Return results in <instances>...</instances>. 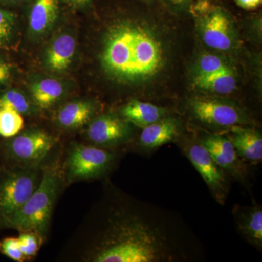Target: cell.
I'll use <instances>...</instances> for the list:
<instances>
[{
	"label": "cell",
	"instance_id": "obj_1",
	"mask_svg": "<svg viewBox=\"0 0 262 262\" xmlns=\"http://www.w3.org/2000/svg\"><path fill=\"white\" fill-rule=\"evenodd\" d=\"M116 195L103 206L84 261L173 262L190 258V235L178 217Z\"/></svg>",
	"mask_w": 262,
	"mask_h": 262
},
{
	"label": "cell",
	"instance_id": "obj_2",
	"mask_svg": "<svg viewBox=\"0 0 262 262\" xmlns=\"http://www.w3.org/2000/svg\"><path fill=\"white\" fill-rule=\"evenodd\" d=\"M103 70L122 83H139L154 77L165 62L163 44L141 22L125 20L108 31L101 55Z\"/></svg>",
	"mask_w": 262,
	"mask_h": 262
},
{
	"label": "cell",
	"instance_id": "obj_3",
	"mask_svg": "<svg viewBox=\"0 0 262 262\" xmlns=\"http://www.w3.org/2000/svg\"><path fill=\"white\" fill-rule=\"evenodd\" d=\"M63 182V172L58 164L46 165L42 168L40 182L28 201L18 211L0 222V227L19 232L33 231L44 238Z\"/></svg>",
	"mask_w": 262,
	"mask_h": 262
},
{
	"label": "cell",
	"instance_id": "obj_4",
	"mask_svg": "<svg viewBox=\"0 0 262 262\" xmlns=\"http://www.w3.org/2000/svg\"><path fill=\"white\" fill-rule=\"evenodd\" d=\"M57 144L56 138L46 130L29 129L5 139L0 146V157L10 167L42 168Z\"/></svg>",
	"mask_w": 262,
	"mask_h": 262
},
{
	"label": "cell",
	"instance_id": "obj_5",
	"mask_svg": "<svg viewBox=\"0 0 262 262\" xmlns=\"http://www.w3.org/2000/svg\"><path fill=\"white\" fill-rule=\"evenodd\" d=\"M116 155L103 148L74 144L69 148L62 168L64 182L89 180L101 177L113 166Z\"/></svg>",
	"mask_w": 262,
	"mask_h": 262
},
{
	"label": "cell",
	"instance_id": "obj_6",
	"mask_svg": "<svg viewBox=\"0 0 262 262\" xmlns=\"http://www.w3.org/2000/svg\"><path fill=\"white\" fill-rule=\"evenodd\" d=\"M42 168L9 167L0 174V222L18 211L34 192Z\"/></svg>",
	"mask_w": 262,
	"mask_h": 262
},
{
	"label": "cell",
	"instance_id": "obj_7",
	"mask_svg": "<svg viewBox=\"0 0 262 262\" xmlns=\"http://www.w3.org/2000/svg\"><path fill=\"white\" fill-rule=\"evenodd\" d=\"M198 30L203 42L218 51H228L233 46V22L228 12L220 6H213L198 20Z\"/></svg>",
	"mask_w": 262,
	"mask_h": 262
},
{
	"label": "cell",
	"instance_id": "obj_8",
	"mask_svg": "<svg viewBox=\"0 0 262 262\" xmlns=\"http://www.w3.org/2000/svg\"><path fill=\"white\" fill-rule=\"evenodd\" d=\"M189 106L196 120L211 126L231 128L246 120L244 113L237 106L214 98H193Z\"/></svg>",
	"mask_w": 262,
	"mask_h": 262
},
{
	"label": "cell",
	"instance_id": "obj_9",
	"mask_svg": "<svg viewBox=\"0 0 262 262\" xmlns=\"http://www.w3.org/2000/svg\"><path fill=\"white\" fill-rule=\"evenodd\" d=\"M86 137L92 145L110 149L125 144L131 137L129 123L115 114L93 118L88 124Z\"/></svg>",
	"mask_w": 262,
	"mask_h": 262
},
{
	"label": "cell",
	"instance_id": "obj_10",
	"mask_svg": "<svg viewBox=\"0 0 262 262\" xmlns=\"http://www.w3.org/2000/svg\"><path fill=\"white\" fill-rule=\"evenodd\" d=\"M184 151L216 201L224 204L229 189L225 171L213 161L208 150L201 142L188 144L184 147Z\"/></svg>",
	"mask_w": 262,
	"mask_h": 262
},
{
	"label": "cell",
	"instance_id": "obj_11",
	"mask_svg": "<svg viewBox=\"0 0 262 262\" xmlns=\"http://www.w3.org/2000/svg\"><path fill=\"white\" fill-rule=\"evenodd\" d=\"M200 142L208 150L212 159L224 171L236 178H244V164L228 137L221 135L207 136Z\"/></svg>",
	"mask_w": 262,
	"mask_h": 262
},
{
	"label": "cell",
	"instance_id": "obj_12",
	"mask_svg": "<svg viewBox=\"0 0 262 262\" xmlns=\"http://www.w3.org/2000/svg\"><path fill=\"white\" fill-rule=\"evenodd\" d=\"M75 37L69 33L57 36L51 42L45 53V66L53 73L66 72L72 64L76 51Z\"/></svg>",
	"mask_w": 262,
	"mask_h": 262
},
{
	"label": "cell",
	"instance_id": "obj_13",
	"mask_svg": "<svg viewBox=\"0 0 262 262\" xmlns=\"http://www.w3.org/2000/svg\"><path fill=\"white\" fill-rule=\"evenodd\" d=\"M96 107L93 101L77 100L65 103L57 112L56 122L64 130H76L88 125L94 118Z\"/></svg>",
	"mask_w": 262,
	"mask_h": 262
},
{
	"label": "cell",
	"instance_id": "obj_14",
	"mask_svg": "<svg viewBox=\"0 0 262 262\" xmlns=\"http://www.w3.org/2000/svg\"><path fill=\"white\" fill-rule=\"evenodd\" d=\"M232 141L241 160L251 163H258L262 160V136L259 131L239 126L231 127Z\"/></svg>",
	"mask_w": 262,
	"mask_h": 262
},
{
	"label": "cell",
	"instance_id": "obj_15",
	"mask_svg": "<svg viewBox=\"0 0 262 262\" xmlns=\"http://www.w3.org/2000/svg\"><path fill=\"white\" fill-rule=\"evenodd\" d=\"M178 122L173 118H163L142 128L139 144L143 149H156L175 140L179 135Z\"/></svg>",
	"mask_w": 262,
	"mask_h": 262
},
{
	"label": "cell",
	"instance_id": "obj_16",
	"mask_svg": "<svg viewBox=\"0 0 262 262\" xmlns=\"http://www.w3.org/2000/svg\"><path fill=\"white\" fill-rule=\"evenodd\" d=\"M234 215L239 233L252 246L261 248V207H236Z\"/></svg>",
	"mask_w": 262,
	"mask_h": 262
},
{
	"label": "cell",
	"instance_id": "obj_17",
	"mask_svg": "<svg viewBox=\"0 0 262 262\" xmlns=\"http://www.w3.org/2000/svg\"><path fill=\"white\" fill-rule=\"evenodd\" d=\"M58 13V0H34L29 16L32 34L40 36L47 33L56 21Z\"/></svg>",
	"mask_w": 262,
	"mask_h": 262
},
{
	"label": "cell",
	"instance_id": "obj_18",
	"mask_svg": "<svg viewBox=\"0 0 262 262\" xmlns=\"http://www.w3.org/2000/svg\"><path fill=\"white\" fill-rule=\"evenodd\" d=\"M122 118L129 124L144 128L165 117V111L152 103L131 100L121 108Z\"/></svg>",
	"mask_w": 262,
	"mask_h": 262
},
{
	"label": "cell",
	"instance_id": "obj_19",
	"mask_svg": "<svg viewBox=\"0 0 262 262\" xmlns=\"http://www.w3.org/2000/svg\"><path fill=\"white\" fill-rule=\"evenodd\" d=\"M30 93L31 100L39 110H48L65 96L66 88L56 79L42 78L31 84Z\"/></svg>",
	"mask_w": 262,
	"mask_h": 262
},
{
	"label": "cell",
	"instance_id": "obj_20",
	"mask_svg": "<svg viewBox=\"0 0 262 262\" xmlns=\"http://www.w3.org/2000/svg\"><path fill=\"white\" fill-rule=\"evenodd\" d=\"M194 83L198 89L217 94H231L237 87V80L230 67L213 75L195 76Z\"/></svg>",
	"mask_w": 262,
	"mask_h": 262
},
{
	"label": "cell",
	"instance_id": "obj_21",
	"mask_svg": "<svg viewBox=\"0 0 262 262\" xmlns=\"http://www.w3.org/2000/svg\"><path fill=\"white\" fill-rule=\"evenodd\" d=\"M0 108H10L22 115H33L39 110L22 91L15 89L0 92Z\"/></svg>",
	"mask_w": 262,
	"mask_h": 262
},
{
	"label": "cell",
	"instance_id": "obj_22",
	"mask_svg": "<svg viewBox=\"0 0 262 262\" xmlns=\"http://www.w3.org/2000/svg\"><path fill=\"white\" fill-rule=\"evenodd\" d=\"M24 120L21 114L8 108H0V136L9 139L23 130Z\"/></svg>",
	"mask_w": 262,
	"mask_h": 262
},
{
	"label": "cell",
	"instance_id": "obj_23",
	"mask_svg": "<svg viewBox=\"0 0 262 262\" xmlns=\"http://www.w3.org/2000/svg\"><path fill=\"white\" fill-rule=\"evenodd\" d=\"M16 15L10 10L0 8V48L9 46L15 35Z\"/></svg>",
	"mask_w": 262,
	"mask_h": 262
},
{
	"label": "cell",
	"instance_id": "obj_24",
	"mask_svg": "<svg viewBox=\"0 0 262 262\" xmlns=\"http://www.w3.org/2000/svg\"><path fill=\"white\" fill-rule=\"evenodd\" d=\"M20 232L18 239L20 251L26 259L32 258L39 251L43 237L33 231H24Z\"/></svg>",
	"mask_w": 262,
	"mask_h": 262
},
{
	"label": "cell",
	"instance_id": "obj_25",
	"mask_svg": "<svg viewBox=\"0 0 262 262\" xmlns=\"http://www.w3.org/2000/svg\"><path fill=\"white\" fill-rule=\"evenodd\" d=\"M228 67L220 57L211 54L203 55L198 61L196 76L213 75Z\"/></svg>",
	"mask_w": 262,
	"mask_h": 262
},
{
	"label": "cell",
	"instance_id": "obj_26",
	"mask_svg": "<svg viewBox=\"0 0 262 262\" xmlns=\"http://www.w3.org/2000/svg\"><path fill=\"white\" fill-rule=\"evenodd\" d=\"M0 253L15 261L26 260L20 251L18 237H6L0 241Z\"/></svg>",
	"mask_w": 262,
	"mask_h": 262
},
{
	"label": "cell",
	"instance_id": "obj_27",
	"mask_svg": "<svg viewBox=\"0 0 262 262\" xmlns=\"http://www.w3.org/2000/svg\"><path fill=\"white\" fill-rule=\"evenodd\" d=\"M12 75V67L8 62L0 58V86L10 80Z\"/></svg>",
	"mask_w": 262,
	"mask_h": 262
},
{
	"label": "cell",
	"instance_id": "obj_28",
	"mask_svg": "<svg viewBox=\"0 0 262 262\" xmlns=\"http://www.w3.org/2000/svg\"><path fill=\"white\" fill-rule=\"evenodd\" d=\"M168 5L177 10L187 9L192 4L194 0H165Z\"/></svg>",
	"mask_w": 262,
	"mask_h": 262
},
{
	"label": "cell",
	"instance_id": "obj_29",
	"mask_svg": "<svg viewBox=\"0 0 262 262\" xmlns=\"http://www.w3.org/2000/svg\"><path fill=\"white\" fill-rule=\"evenodd\" d=\"M239 8L245 10H254L261 5L262 0H234Z\"/></svg>",
	"mask_w": 262,
	"mask_h": 262
},
{
	"label": "cell",
	"instance_id": "obj_30",
	"mask_svg": "<svg viewBox=\"0 0 262 262\" xmlns=\"http://www.w3.org/2000/svg\"><path fill=\"white\" fill-rule=\"evenodd\" d=\"M64 1L75 8H84L91 5L92 0H64Z\"/></svg>",
	"mask_w": 262,
	"mask_h": 262
},
{
	"label": "cell",
	"instance_id": "obj_31",
	"mask_svg": "<svg viewBox=\"0 0 262 262\" xmlns=\"http://www.w3.org/2000/svg\"><path fill=\"white\" fill-rule=\"evenodd\" d=\"M0 1L6 2V3H17V2L22 1V0H0Z\"/></svg>",
	"mask_w": 262,
	"mask_h": 262
},
{
	"label": "cell",
	"instance_id": "obj_32",
	"mask_svg": "<svg viewBox=\"0 0 262 262\" xmlns=\"http://www.w3.org/2000/svg\"><path fill=\"white\" fill-rule=\"evenodd\" d=\"M4 167L3 166V164H2L1 160H0V174L2 173V172L4 170Z\"/></svg>",
	"mask_w": 262,
	"mask_h": 262
}]
</instances>
